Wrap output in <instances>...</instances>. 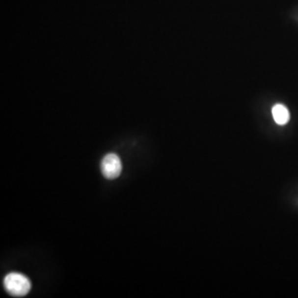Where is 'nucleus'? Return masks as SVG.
Returning <instances> with one entry per match:
<instances>
[{"label": "nucleus", "mask_w": 298, "mask_h": 298, "mask_svg": "<svg viewBox=\"0 0 298 298\" xmlns=\"http://www.w3.org/2000/svg\"><path fill=\"white\" fill-rule=\"evenodd\" d=\"M3 286L8 294L13 297H24L31 290V282L25 275L11 272L3 279Z\"/></svg>", "instance_id": "nucleus-1"}, {"label": "nucleus", "mask_w": 298, "mask_h": 298, "mask_svg": "<svg viewBox=\"0 0 298 298\" xmlns=\"http://www.w3.org/2000/svg\"><path fill=\"white\" fill-rule=\"evenodd\" d=\"M101 171L107 179H115L122 172L121 160L114 153H108L101 163Z\"/></svg>", "instance_id": "nucleus-2"}, {"label": "nucleus", "mask_w": 298, "mask_h": 298, "mask_svg": "<svg viewBox=\"0 0 298 298\" xmlns=\"http://www.w3.org/2000/svg\"><path fill=\"white\" fill-rule=\"evenodd\" d=\"M272 113L275 122L278 125H285L286 124H288L290 119L289 111L283 105L278 104V105L273 106Z\"/></svg>", "instance_id": "nucleus-3"}]
</instances>
